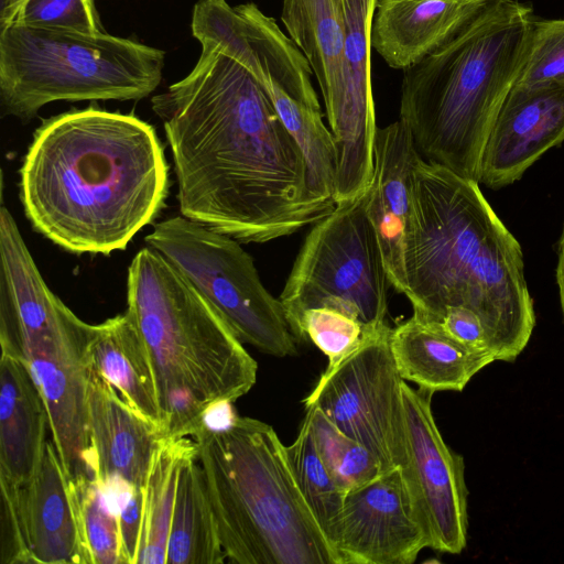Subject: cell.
<instances>
[{"mask_svg": "<svg viewBox=\"0 0 564 564\" xmlns=\"http://www.w3.org/2000/svg\"><path fill=\"white\" fill-rule=\"evenodd\" d=\"M183 79L151 99L172 153L181 215L240 242L262 243L336 207L314 196L305 159L264 86L202 43Z\"/></svg>", "mask_w": 564, "mask_h": 564, "instance_id": "obj_1", "label": "cell"}, {"mask_svg": "<svg viewBox=\"0 0 564 564\" xmlns=\"http://www.w3.org/2000/svg\"><path fill=\"white\" fill-rule=\"evenodd\" d=\"M33 229L73 253L123 250L169 195L163 145L148 122L96 107L44 120L20 169Z\"/></svg>", "mask_w": 564, "mask_h": 564, "instance_id": "obj_2", "label": "cell"}, {"mask_svg": "<svg viewBox=\"0 0 564 564\" xmlns=\"http://www.w3.org/2000/svg\"><path fill=\"white\" fill-rule=\"evenodd\" d=\"M405 241V296L420 319L447 306L474 311L496 361L512 362L535 326L520 243L479 183L417 158Z\"/></svg>", "mask_w": 564, "mask_h": 564, "instance_id": "obj_3", "label": "cell"}, {"mask_svg": "<svg viewBox=\"0 0 564 564\" xmlns=\"http://www.w3.org/2000/svg\"><path fill=\"white\" fill-rule=\"evenodd\" d=\"M531 4L489 0L453 39L403 70L400 119L426 161L479 183L484 148L527 61Z\"/></svg>", "mask_w": 564, "mask_h": 564, "instance_id": "obj_4", "label": "cell"}, {"mask_svg": "<svg viewBox=\"0 0 564 564\" xmlns=\"http://www.w3.org/2000/svg\"><path fill=\"white\" fill-rule=\"evenodd\" d=\"M127 311L148 350L166 435L189 436L256 383L258 366L229 326L159 251L127 275Z\"/></svg>", "mask_w": 564, "mask_h": 564, "instance_id": "obj_5", "label": "cell"}, {"mask_svg": "<svg viewBox=\"0 0 564 564\" xmlns=\"http://www.w3.org/2000/svg\"><path fill=\"white\" fill-rule=\"evenodd\" d=\"M192 438L218 536L238 564H340L307 506L273 427L236 415Z\"/></svg>", "mask_w": 564, "mask_h": 564, "instance_id": "obj_6", "label": "cell"}, {"mask_svg": "<svg viewBox=\"0 0 564 564\" xmlns=\"http://www.w3.org/2000/svg\"><path fill=\"white\" fill-rule=\"evenodd\" d=\"M164 52L106 32L0 26V105L29 121L53 101L139 100L161 83Z\"/></svg>", "mask_w": 564, "mask_h": 564, "instance_id": "obj_7", "label": "cell"}, {"mask_svg": "<svg viewBox=\"0 0 564 564\" xmlns=\"http://www.w3.org/2000/svg\"><path fill=\"white\" fill-rule=\"evenodd\" d=\"M366 193L337 204L305 237L280 295L294 337L303 312L312 307H333L368 326L387 324L391 285Z\"/></svg>", "mask_w": 564, "mask_h": 564, "instance_id": "obj_8", "label": "cell"}, {"mask_svg": "<svg viewBox=\"0 0 564 564\" xmlns=\"http://www.w3.org/2000/svg\"><path fill=\"white\" fill-rule=\"evenodd\" d=\"M144 241L182 273L241 343L275 357L297 354L280 299L265 289L240 241L182 215L155 224Z\"/></svg>", "mask_w": 564, "mask_h": 564, "instance_id": "obj_9", "label": "cell"}, {"mask_svg": "<svg viewBox=\"0 0 564 564\" xmlns=\"http://www.w3.org/2000/svg\"><path fill=\"white\" fill-rule=\"evenodd\" d=\"M388 324L369 329L362 343L330 371H324L302 401L316 405L346 435L367 447L382 471L406 462L402 387Z\"/></svg>", "mask_w": 564, "mask_h": 564, "instance_id": "obj_10", "label": "cell"}, {"mask_svg": "<svg viewBox=\"0 0 564 564\" xmlns=\"http://www.w3.org/2000/svg\"><path fill=\"white\" fill-rule=\"evenodd\" d=\"M90 324L70 308L44 335L22 346L42 395L52 442L70 479L94 478L88 423L87 345Z\"/></svg>", "mask_w": 564, "mask_h": 564, "instance_id": "obj_11", "label": "cell"}, {"mask_svg": "<svg viewBox=\"0 0 564 564\" xmlns=\"http://www.w3.org/2000/svg\"><path fill=\"white\" fill-rule=\"evenodd\" d=\"M406 462L402 468L429 547L459 554L467 543L468 489L462 455L444 441L435 422L433 393L402 387Z\"/></svg>", "mask_w": 564, "mask_h": 564, "instance_id": "obj_12", "label": "cell"}, {"mask_svg": "<svg viewBox=\"0 0 564 564\" xmlns=\"http://www.w3.org/2000/svg\"><path fill=\"white\" fill-rule=\"evenodd\" d=\"M191 28L200 44L215 45L262 85L273 83L299 102L321 110L304 54L256 3L231 7L226 0H198Z\"/></svg>", "mask_w": 564, "mask_h": 564, "instance_id": "obj_13", "label": "cell"}, {"mask_svg": "<svg viewBox=\"0 0 564 564\" xmlns=\"http://www.w3.org/2000/svg\"><path fill=\"white\" fill-rule=\"evenodd\" d=\"M330 542L340 564H412L429 547L402 468L345 494Z\"/></svg>", "mask_w": 564, "mask_h": 564, "instance_id": "obj_14", "label": "cell"}, {"mask_svg": "<svg viewBox=\"0 0 564 564\" xmlns=\"http://www.w3.org/2000/svg\"><path fill=\"white\" fill-rule=\"evenodd\" d=\"M378 0H343L345 46L341 95L328 122L338 150L336 205L368 191L373 176L378 127L371 85V28Z\"/></svg>", "mask_w": 564, "mask_h": 564, "instance_id": "obj_15", "label": "cell"}, {"mask_svg": "<svg viewBox=\"0 0 564 564\" xmlns=\"http://www.w3.org/2000/svg\"><path fill=\"white\" fill-rule=\"evenodd\" d=\"M563 141L564 84H514L486 141L479 183L492 189L510 185Z\"/></svg>", "mask_w": 564, "mask_h": 564, "instance_id": "obj_16", "label": "cell"}, {"mask_svg": "<svg viewBox=\"0 0 564 564\" xmlns=\"http://www.w3.org/2000/svg\"><path fill=\"white\" fill-rule=\"evenodd\" d=\"M88 423L94 478L99 485L109 494L115 486L124 491L143 488L155 451L166 434L90 368Z\"/></svg>", "mask_w": 564, "mask_h": 564, "instance_id": "obj_17", "label": "cell"}, {"mask_svg": "<svg viewBox=\"0 0 564 564\" xmlns=\"http://www.w3.org/2000/svg\"><path fill=\"white\" fill-rule=\"evenodd\" d=\"M419 153L404 121L378 128L366 210L376 231L390 285L405 294V241L412 216V170Z\"/></svg>", "mask_w": 564, "mask_h": 564, "instance_id": "obj_18", "label": "cell"}, {"mask_svg": "<svg viewBox=\"0 0 564 564\" xmlns=\"http://www.w3.org/2000/svg\"><path fill=\"white\" fill-rule=\"evenodd\" d=\"M489 0H378L371 45L386 63L404 70L465 28Z\"/></svg>", "mask_w": 564, "mask_h": 564, "instance_id": "obj_19", "label": "cell"}, {"mask_svg": "<svg viewBox=\"0 0 564 564\" xmlns=\"http://www.w3.org/2000/svg\"><path fill=\"white\" fill-rule=\"evenodd\" d=\"M20 506L32 563L85 564L72 481L52 441L20 488Z\"/></svg>", "mask_w": 564, "mask_h": 564, "instance_id": "obj_20", "label": "cell"}, {"mask_svg": "<svg viewBox=\"0 0 564 564\" xmlns=\"http://www.w3.org/2000/svg\"><path fill=\"white\" fill-rule=\"evenodd\" d=\"M48 419L42 395L22 357L0 358V479L22 487L35 474L45 448Z\"/></svg>", "mask_w": 564, "mask_h": 564, "instance_id": "obj_21", "label": "cell"}, {"mask_svg": "<svg viewBox=\"0 0 564 564\" xmlns=\"http://www.w3.org/2000/svg\"><path fill=\"white\" fill-rule=\"evenodd\" d=\"M87 359L91 370L108 380L129 405L165 433L152 364L127 310L90 325Z\"/></svg>", "mask_w": 564, "mask_h": 564, "instance_id": "obj_22", "label": "cell"}, {"mask_svg": "<svg viewBox=\"0 0 564 564\" xmlns=\"http://www.w3.org/2000/svg\"><path fill=\"white\" fill-rule=\"evenodd\" d=\"M390 347L401 378L433 394L463 391L476 373L492 364L414 315L391 328Z\"/></svg>", "mask_w": 564, "mask_h": 564, "instance_id": "obj_23", "label": "cell"}, {"mask_svg": "<svg viewBox=\"0 0 564 564\" xmlns=\"http://www.w3.org/2000/svg\"><path fill=\"white\" fill-rule=\"evenodd\" d=\"M281 21L317 79L330 122L341 95L346 32L343 0H283Z\"/></svg>", "mask_w": 564, "mask_h": 564, "instance_id": "obj_24", "label": "cell"}, {"mask_svg": "<svg viewBox=\"0 0 564 564\" xmlns=\"http://www.w3.org/2000/svg\"><path fill=\"white\" fill-rule=\"evenodd\" d=\"M196 451L181 465L167 540V564L226 561Z\"/></svg>", "mask_w": 564, "mask_h": 564, "instance_id": "obj_25", "label": "cell"}, {"mask_svg": "<svg viewBox=\"0 0 564 564\" xmlns=\"http://www.w3.org/2000/svg\"><path fill=\"white\" fill-rule=\"evenodd\" d=\"M195 451L192 437L176 435H166L156 448L142 488V527L137 564H166L180 468Z\"/></svg>", "mask_w": 564, "mask_h": 564, "instance_id": "obj_26", "label": "cell"}, {"mask_svg": "<svg viewBox=\"0 0 564 564\" xmlns=\"http://www.w3.org/2000/svg\"><path fill=\"white\" fill-rule=\"evenodd\" d=\"M263 86L281 121L302 151L311 193L321 199L335 202L338 150L332 131L323 122L321 110L299 102L273 83Z\"/></svg>", "mask_w": 564, "mask_h": 564, "instance_id": "obj_27", "label": "cell"}, {"mask_svg": "<svg viewBox=\"0 0 564 564\" xmlns=\"http://www.w3.org/2000/svg\"><path fill=\"white\" fill-rule=\"evenodd\" d=\"M286 453L300 490L330 542L343 509L345 491L319 456L306 417L294 442L286 446Z\"/></svg>", "mask_w": 564, "mask_h": 564, "instance_id": "obj_28", "label": "cell"}, {"mask_svg": "<svg viewBox=\"0 0 564 564\" xmlns=\"http://www.w3.org/2000/svg\"><path fill=\"white\" fill-rule=\"evenodd\" d=\"M85 564H121L118 511L91 477L70 479Z\"/></svg>", "mask_w": 564, "mask_h": 564, "instance_id": "obj_29", "label": "cell"}, {"mask_svg": "<svg viewBox=\"0 0 564 564\" xmlns=\"http://www.w3.org/2000/svg\"><path fill=\"white\" fill-rule=\"evenodd\" d=\"M305 411L319 456L345 494L383 473L377 457L339 430L319 408L311 405Z\"/></svg>", "mask_w": 564, "mask_h": 564, "instance_id": "obj_30", "label": "cell"}, {"mask_svg": "<svg viewBox=\"0 0 564 564\" xmlns=\"http://www.w3.org/2000/svg\"><path fill=\"white\" fill-rule=\"evenodd\" d=\"M372 327L333 307H312L303 312L295 339L311 340L327 357L325 371H330L357 349Z\"/></svg>", "mask_w": 564, "mask_h": 564, "instance_id": "obj_31", "label": "cell"}, {"mask_svg": "<svg viewBox=\"0 0 564 564\" xmlns=\"http://www.w3.org/2000/svg\"><path fill=\"white\" fill-rule=\"evenodd\" d=\"M564 84V19H533L527 61L516 85Z\"/></svg>", "mask_w": 564, "mask_h": 564, "instance_id": "obj_32", "label": "cell"}, {"mask_svg": "<svg viewBox=\"0 0 564 564\" xmlns=\"http://www.w3.org/2000/svg\"><path fill=\"white\" fill-rule=\"evenodd\" d=\"M13 22L33 28L102 32L94 0H25Z\"/></svg>", "mask_w": 564, "mask_h": 564, "instance_id": "obj_33", "label": "cell"}, {"mask_svg": "<svg viewBox=\"0 0 564 564\" xmlns=\"http://www.w3.org/2000/svg\"><path fill=\"white\" fill-rule=\"evenodd\" d=\"M20 488L0 479V563H32L20 506Z\"/></svg>", "mask_w": 564, "mask_h": 564, "instance_id": "obj_34", "label": "cell"}, {"mask_svg": "<svg viewBox=\"0 0 564 564\" xmlns=\"http://www.w3.org/2000/svg\"><path fill=\"white\" fill-rule=\"evenodd\" d=\"M142 488L129 489L118 507L121 564H137L142 527Z\"/></svg>", "mask_w": 564, "mask_h": 564, "instance_id": "obj_35", "label": "cell"}, {"mask_svg": "<svg viewBox=\"0 0 564 564\" xmlns=\"http://www.w3.org/2000/svg\"><path fill=\"white\" fill-rule=\"evenodd\" d=\"M556 282L560 292V302L564 317V227L557 247Z\"/></svg>", "mask_w": 564, "mask_h": 564, "instance_id": "obj_36", "label": "cell"}, {"mask_svg": "<svg viewBox=\"0 0 564 564\" xmlns=\"http://www.w3.org/2000/svg\"><path fill=\"white\" fill-rule=\"evenodd\" d=\"M25 0H0V26L14 21Z\"/></svg>", "mask_w": 564, "mask_h": 564, "instance_id": "obj_37", "label": "cell"}]
</instances>
